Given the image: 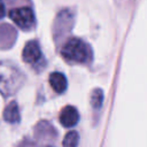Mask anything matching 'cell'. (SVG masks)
I'll return each mask as SVG.
<instances>
[{
  "label": "cell",
  "instance_id": "6da1fadb",
  "mask_svg": "<svg viewBox=\"0 0 147 147\" xmlns=\"http://www.w3.org/2000/svg\"><path fill=\"white\" fill-rule=\"evenodd\" d=\"M24 80L23 74L17 67L7 61H0V93L3 95L14 94Z\"/></svg>",
  "mask_w": 147,
  "mask_h": 147
},
{
  "label": "cell",
  "instance_id": "52a82bcc",
  "mask_svg": "<svg viewBox=\"0 0 147 147\" xmlns=\"http://www.w3.org/2000/svg\"><path fill=\"white\" fill-rule=\"evenodd\" d=\"M49 84L56 93H63L67 88V78L61 72H53L49 75Z\"/></svg>",
  "mask_w": 147,
  "mask_h": 147
},
{
  "label": "cell",
  "instance_id": "ba28073f",
  "mask_svg": "<svg viewBox=\"0 0 147 147\" xmlns=\"http://www.w3.org/2000/svg\"><path fill=\"white\" fill-rule=\"evenodd\" d=\"M79 142V136L76 131H70L63 139V147H77Z\"/></svg>",
  "mask_w": 147,
  "mask_h": 147
},
{
  "label": "cell",
  "instance_id": "8992f818",
  "mask_svg": "<svg viewBox=\"0 0 147 147\" xmlns=\"http://www.w3.org/2000/svg\"><path fill=\"white\" fill-rule=\"evenodd\" d=\"M3 119L11 124H16L20 122V119H21L20 109L15 101H11L6 106V108L3 110Z\"/></svg>",
  "mask_w": 147,
  "mask_h": 147
},
{
  "label": "cell",
  "instance_id": "277c9868",
  "mask_svg": "<svg viewBox=\"0 0 147 147\" xmlns=\"http://www.w3.org/2000/svg\"><path fill=\"white\" fill-rule=\"evenodd\" d=\"M22 57H23L24 62L32 64V65H36L42 61V54H41L40 47L36 40H31V41L26 42V45L23 48Z\"/></svg>",
  "mask_w": 147,
  "mask_h": 147
},
{
  "label": "cell",
  "instance_id": "8fae6325",
  "mask_svg": "<svg viewBox=\"0 0 147 147\" xmlns=\"http://www.w3.org/2000/svg\"><path fill=\"white\" fill-rule=\"evenodd\" d=\"M47 147H51V146H47Z\"/></svg>",
  "mask_w": 147,
  "mask_h": 147
},
{
  "label": "cell",
  "instance_id": "3957f363",
  "mask_svg": "<svg viewBox=\"0 0 147 147\" xmlns=\"http://www.w3.org/2000/svg\"><path fill=\"white\" fill-rule=\"evenodd\" d=\"M9 17L22 30H30L34 26V23H36L34 14L32 9L29 7H21V8L11 9L9 11Z\"/></svg>",
  "mask_w": 147,
  "mask_h": 147
},
{
  "label": "cell",
  "instance_id": "30bf717a",
  "mask_svg": "<svg viewBox=\"0 0 147 147\" xmlns=\"http://www.w3.org/2000/svg\"><path fill=\"white\" fill-rule=\"evenodd\" d=\"M5 13H6V8H5L3 1H2V0H0V20L5 16Z\"/></svg>",
  "mask_w": 147,
  "mask_h": 147
},
{
  "label": "cell",
  "instance_id": "9c48e42d",
  "mask_svg": "<svg viewBox=\"0 0 147 147\" xmlns=\"http://www.w3.org/2000/svg\"><path fill=\"white\" fill-rule=\"evenodd\" d=\"M103 100V93L100 88H95L91 94V105L94 109H99L102 105Z\"/></svg>",
  "mask_w": 147,
  "mask_h": 147
},
{
  "label": "cell",
  "instance_id": "7a4b0ae2",
  "mask_svg": "<svg viewBox=\"0 0 147 147\" xmlns=\"http://www.w3.org/2000/svg\"><path fill=\"white\" fill-rule=\"evenodd\" d=\"M61 55L68 62L85 63L91 57L88 46L78 38H72L65 42L61 51Z\"/></svg>",
  "mask_w": 147,
  "mask_h": 147
},
{
  "label": "cell",
  "instance_id": "5b68a950",
  "mask_svg": "<svg viewBox=\"0 0 147 147\" xmlns=\"http://www.w3.org/2000/svg\"><path fill=\"white\" fill-rule=\"evenodd\" d=\"M79 121V114L77 109L72 106L64 107L60 113V122L65 127H71L76 125Z\"/></svg>",
  "mask_w": 147,
  "mask_h": 147
}]
</instances>
